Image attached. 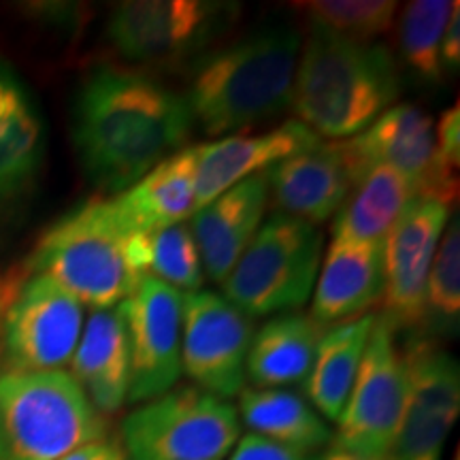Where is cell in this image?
Returning a JSON list of instances; mask_svg holds the SVG:
<instances>
[{"mask_svg": "<svg viewBox=\"0 0 460 460\" xmlns=\"http://www.w3.org/2000/svg\"><path fill=\"white\" fill-rule=\"evenodd\" d=\"M320 258L322 233L314 224L273 214L222 281L224 298L250 318L292 312L312 296Z\"/></svg>", "mask_w": 460, "mask_h": 460, "instance_id": "obj_6", "label": "cell"}, {"mask_svg": "<svg viewBox=\"0 0 460 460\" xmlns=\"http://www.w3.org/2000/svg\"><path fill=\"white\" fill-rule=\"evenodd\" d=\"M402 356L410 388L388 460H441L460 411L458 360L424 332H410Z\"/></svg>", "mask_w": 460, "mask_h": 460, "instance_id": "obj_11", "label": "cell"}, {"mask_svg": "<svg viewBox=\"0 0 460 460\" xmlns=\"http://www.w3.org/2000/svg\"><path fill=\"white\" fill-rule=\"evenodd\" d=\"M28 271L45 275L92 309H113L147 275V234L124 226L113 199H92L51 224Z\"/></svg>", "mask_w": 460, "mask_h": 460, "instance_id": "obj_4", "label": "cell"}, {"mask_svg": "<svg viewBox=\"0 0 460 460\" xmlns=\"http://www.w3.org/2000/svg\"><path fill=\"white\" fill-rule=\"evenodd\" d=\"M45 158V124L17 75L0 66V207L32 188Z\"/></svg>", "mask_w": 460, "mask_h": 460, "instance_id": "obj_20", "label": "cell"}, {"mask_svg": "<svg viewBox=\"0 0 460 460\" xmlns=\"http://www.w3.org/2000/svg\"><path fill=\"white\" fill-rule=\"evenodd\" d=\"M73 377L101 413H115L128 401L130 343L118 307L99 309L85 322L73 354Z\"/></svg>", "mask_w": 460, "mask_h": 460, "instance_id": "obj_22", "label": "cell"}, {"mask_svg": "<svg viewBox=\"0 0 460 460\" xmlns=\"http://www.w3.org/2000/svg\"><path fill=\"white\" fill-rule=\"evenodd\" d=\"M407 362L393 324L376 315L352 394L339 418L332 447L365 456H388L405 410Z\"/></svg>", "mask_w": 460, "mask_h": 460, "instance_id": "obj_10", "label": "cell"}, {"mask_svg": "<svg viewBox=\"0 0 460 460\" xmlns=\"http://www.w3.org/2000/svg\"><path fill=\"white\" fill-rule=\"evenodd\" d=\"M320 460H388V456H365V454H356L348 450H339V447H331L324 458Z\"/></svg>", "mask_w": 460, "mask_h": 460, "instance_id": "obj_35", "label": "cell"}, {"mask_svg": "<svg viewBox=\"0 0 460 460\" xmlns=\"http://www.w3.org/2000/svg\"><path fill=\"white\" fill-rule=\"evenodd\" d=\"M354 180L373 166H393L416 188L418 199L452 203L458 194L456 172L441 163L435 141V119L416 105L390 107L354 139L343 141Z\"/></svg>", "mask_w": 460, "mask_h": 460, "instance_id": "obj_12", "label": "cell"}, {"mask_svg": "<svg viewBox=\"0 0 460 460\" xmlns=\"http://www.w3.org/2000/svg\"><path fill=\"white\" fill-rule=\"evenodd\" d=\"M301 32L273 26L194 62L186 102L205 135L222 137L292 107Z\"/></svg>", "mask_w": 460, "mask_h": 460, "instance_id": "obj_3", "label": "cell"}, {"mask_svg": "<svg viewBox=\"0 0 460 460\" xmlns=\"http://www.w3.org/2000/svg\"><path fill=\"white\" fill-rule=\"evenodd\" d=\"M301 49L292 107L318 137L360 135L399 99V66L384 45L309 24Z\"/></svg>", "mask_w": 460, "mask_h": 460, "instance_id": "obj_2", "label": "cell"}, {"mask_svg": "<svg viewBox=\"0 0 460 460\" xmlns=\"http://www.w3.org/2000/svg\"><path fill=\"white\" fill-rule=\"evenodd\" d=\"M324 326L312 315L284 314L269 320L252 337L245 373L256 388H284L305 384L312 373Z\"/></svg>", "mask_w": 460, "mask_h": 460, "instance_id": "obj_23", "label": "cell"}, {"mask_svg": "<svg viewBox=\"0 0 460 460\" xmlns=\"http://www.w3.org/2000/svg\"><path fill=\"white\" fill-rule=\"evenodd\" d=\"M118 309L130 343L128 401H152L169 393L181 376V292L146 275Z\"/></svg>", "mask_w": 460, "mask_h": 460, "instance_id": "obj_14", "label": "cell"}, {"mask_svg": "<svg viewBox=\"0 0 460 460\" xmlns=\"http://www.w3.org/2000/svg\"><path fill=\"white\" fill-rule=\"evenodd\" d=\"M416 199V188L402 172L386 164L373 166L335 214L332 237L348 243H384Z\"/></svg>", "mask_w": 460, "mask_h": 460, "instance_id": "obj_25", "label": "cell"}, {"mask_svg": "<svg viewBox=\"0 0 460 460\" xmlns=\"http://www.w3.org/2000/svg\"><path fill=\"white\" fill-rule=\"evenodd\" d=\"M107 422L66 371H0V460H60Z\"/></svg>", "mask_w": 460, "mask_h": 460, "instance_id": "obj_5", "label": "cell"}, {"mask_svg": "<svg viewBox=\"0 0 460 460\" xmlns=\"http://www.w3.org/2000/svg\"><path fill=\"white\" fill-rule=\"evenodd\" d=\"M450 217V203L416 199L384 239V314L379 315L396 332L420 331L429 273Z\"/></svg>", "mask_w": 460, "mask_h": 460, "instance_id": "obj_15", "label": "cell"}, {"mask_svg": "<svg viewBox=\"0 0 460 460\" xmlns=\"http://www.w3.org/2000/svg\"><path fill=\"white\" fill-rule=\"evenodd\" d=\"M239 435L237 410L199 386L171 388L122 422V446L132 460H220Z\"/></svg>", "mask_w": 460, "mask_h": 460, "instance_id": "obj_7", "label": "cell"}, {"mask_svg": "<svg viewBox=\"0 0 460 460\" xmlns=\"http://www.w3.org/2000/svg\"><path fill=\"white\" fill-rule=\"evenodd\" d=\"M441 66L444 71L456 73L460 66V4L454 7L441 39Z\"/></svg>", "mask_w": 460, "mask_h": 460, "instance_id": "obj_34", "label": "cell"}, {"mask_svg": "<svg viewBox=\"0 0 460 460\" xmlns=\"http://www.w3.org/2000/svg\"><path fill=\"white\" fill-rule=\"evenodd\" d=\"M435 141H437V152H439L441 163L447 169L456 172L460 166V111L458 105L441 115L439 122L435 128Z\"/></svg>", "mask_w": 460, "mask_h": 460, "instance_id": "obj_32", "label": "cell"}, {"mask_svg": "<svg viewBox=\"0 0 460 460\" xmlns=\"http://www.w3.org/2000/svg\"><path fill=\"white\" fill-rule=\"evenodd\" d=\"M239 411L254 435L292 450L314 454L332 439L326 420L290 390L243 388L239 393Z\"/></svg>", "mask_w": 460, "mask_h": 460, "instance_id": "obj_26", "label": "cell"}, {"mask_svg": "<svg viewBox=\"0 0 460 460\" xmlns=\"http://www.w3.org/2000/svg\"><path fill=\"white\" fill-rule=\"evenodd\" d=\"M124 226L152 234L197 214V147L180 149L113 199Z\"/></svg>", "mask_w": 460, "mask_h": 460, "instance_id": "obj_21", "label": "cell"}, {"mask_svg": "<svg viewBox=\"0 0 460 460\" xmlns=\"http://www.w3.org/2000/svg\"><path fill=\"white\" fill-rule=\"evenodd\" d=\"M147 275L175 290L197 292L203 286V261L186 224L147 234Z\"/></svg>", "mask_w": 460, "mask_h": 460, "instance_id": "obj_29", "label": "cell"}, {"mask_svg": "<svg viewBox=\"0 0 460 460\" xmlns=\"http://www.w3.org/2000/svg\"><path fill=\"white\" fill-rule=\"evenodd\" d=\"M314 288L312 318L324 329L369 314L384 295V243L332 239Z\"/></svg>", "mask_w": 460, "mask_h": 460, "instance_id": "obj_19", "label": "cell"}, {"mask_svg": "<svg viewBox=\"0 0 460 460\" xmlns=\"http://www.w3.org/2000/svg\"><path fill=\"white\" fill-rule=\"evenodd\" d=\"M267 181L278 214L314 226L335 216L356 186L343 141H320L309 152L275 164L267 171Z\"/></svg>", "mask_w": 460, "mask_h": 460, "instance_id": "obj_17", "label": "cell"}, {"mask_svg": "<svg viewBox=\"0 0 460 460\" xmlns=\"http://www.w3.org/2000/svg\"><path fill=\"white\" fill-rule=\"evenodd\" d=\"M269 200L267 172L237 183L197 211L192 233L203 271L222 284L261 228Z\"/></svg>", "mask_w": 460, "mask_h": 460, "instance_id": "obj_18", "label": "cell"}, {"mask_svg": "<svg viewBox=\"0 0 460 460\" xmlns=\"http://www.w3.org/2000/svg\"><path fill=\"white\" fill-rule=\"evenodd\" d=\"M186 96L147 75L111 65L92 68L73 102V146L88 180L122 194L192 132Z\"/></svg>", "mask_w": 460, "mask_h": 460, "instance_id": "obj_1", "label": "cell"}, {"mask_svg": "<svg viewBox=\"0 0 460 460\" xmlns=\"http://www.w3.org/2000/svg\"><path fill=\"white\" fill-rule=\"evenodd\" d=\"M60 460H126V452L122 441L115 439V437L113 439L105 437V439L77 447V450L66 454Z\"/></svg>", "mask_w": 460, "mask_h": 460, "instance_id": "obj_33", "label": "cell"}, {"mask_svg": "<svg viewBox=\"0 0 460 460\" xmlns=\"http://www.w3.org/2000/svg\"><path fill=\"white\" fill-rule=\"evenodd\" d=\"M318 24L341 37L369 41L393 28L399 4L393 0H315L298 4Z\"/></svg>", "mask_w": 460, "mask_h": 460, "instance_id": "obj_30", "label": "cell"}, {"mask_svg": "<svg viewBox=\"0 0 460 460\" xmlns=\"http://www.w3.org/2000/svg\"><path fill=\"white\" fill-rule=\"evenodd\" d=\"M456 3L450 0H416L402 11L399 49L402 62L416 77L435 84L444 77L441 39Z\"/></svg>", "mask_w": 460, "mask_h": 460, "instance_id": "obj_28", "label": "cell"}, {"mask_svg": "<svg viewBox=\"0 0 460 460\" xmlns=\"http://www.w3.org/2000/svg\"><path fill=\"white\" fill-rule=\"evenodd\" d=\"M239 11L237 3L211 0H130L115 4L105 32L126 62L164 66L209 48Z\"/></svg>", "mask_w": 460, "mask_h": 460, "instance_id": "obj_8", "label": "cell"}, {"mask_svg": "<svg viewBox=\"0 0 460 460\" xmlns=\"http://www.w3.org/2000/svg\"><path fill=\"white\" fill-rule=\"evenodd\" d=\"M460 322V228L458 216L444 230L430 267L427 292H424L422 324L420 331L429 337H452Z\"/></svg>", "mask_w": 460, "mask_h": 460, "instance_id": "obj_27", "label": "cell"}, {"mask_svg": "<svg viewBox=\"0 0 460 460\" xmlns=\"http://www.w3.org/2000/svg\"><path fill=\"white\" fill-rule=\"evenodd\" d=\"M84 332V305L45 275L22 281L0 329V369L60 371Z\"/></svg>", "mask_w": 460, "mask_h": 460, "instance_id": "obj_9", "label": "cell"}, {"mask_svg": "<svg viewBox=\"0 0 460 460\" xmlns=\"http://www.w3.org/2000/svg\"><path fill=\"white\" fill-rule=\"evenodd\" d=\"M230 460H320V456L292 450V447L275 444L264 437L245 435L234 447Z\"/></svg>", "mask_w": 460, "mask_h": 460, "instance_id": "obj_31", "label": "cell"}, {"mask_svg": "<svg viewBox=\"0 0 460 460\" xmlns=\"http://www.w3.org/2000/svg\"><path fill=\"white\" fill-rule=\"evenodd\" d=\"M376 314L339 322L320 337L312 373L305 379L309 405L324 420L339 422L352 394Z\"/></svg>", "mask_w": 460, "mask_h": 460, "instance_id": "obj_24", "label": "cell"}, {"mask_svg": "<svg viewBox=\"0 0 460 460\" xmlns=\"http://www.w3.org/2000/svg\"><path fill=\"white\" fill-rule=\"evenodd\" d=\"M320 137L298 119L262 135H237L197 147V211L237 183L305 154Z\"/></svg>", "mask_w": 460, "mask_h": 460, "instance_id": "obj_16", "label": "cell"}, {"mask_svg": "<svg viewBox=\"0 0 460 460\" xmlns=\"http://www.w3.org/2000/svg\"><path fill=\"white\" fill-rule=\"evenodd\" d=\"M254 324L222 295H181V371L207 393L230 399L245 384V360Z\"/></svg>", "mask_w": 460, "mask_h": 460, "instance_id": "obj_13", "label": "cell"}]
</instances>
